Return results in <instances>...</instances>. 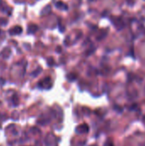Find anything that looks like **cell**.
Here are the masks:
<instances>
[{"label": "cell", "instance_id": "obj_1", "mask_svg": "<svg viewBox=\"0 0 145 146\" xmlns=\"http://www.w3.org/2000/svg\"><path fill=\"white\" fill-rule=\"evenodd\" d=\"M9 33H10V35H17V34H20L22 33V28L20 26H16V27H13L12 29H10V31H9Z\"/></svg>", "mask_w": 145, "mask_h": 146}, {"label": "cell", "instance_id": "obj_2", "mask_svg": "<svg viewBox=\"0 0 145 146\" xmlns=\"http://www.w3.org/2000/svg\"><path fill=\"white\" fill-rule=\"evenodd\" d=\"M55 7H56L57 9H59V10H67L68 9V5L62 1L56 2V3H55Z\"/></svg>", "mask_w": 145, "mask_h": 146}, {"label": "cell", "instance_id": "obj_3", "mask_svg": "<svg viewBox=\"0 0 145 146\" xmlns=\"http://www.w3.org/2000/svg\"><path fill=\"white\" fill-rule=\"evenodd\" d=\"M113 23L114 24V26L116 27V28H118V30H120V29H122V27H123L124 24L122 22L121 19H120V18H116L115 19V21H113Z\"/></svg>", "mask_w": 145, "mask_h": 146}, {"label": "cell", "instance_id": "obj_4", "mask_svg": "<svg viewBox=\"0 0 145 146\" xmlns=\"http://www.w3.org/2000/svg\"><path fill=\"white\" fill-rule=\"evenodd\" d=\"M38 30V26L35 25V24H32L28 27V29H27V33L28 34H34L35 32H37Z\"/></svg>", "mask_w": 145, "mask_h": 146}, {"label": "cell", "instance_id": "obj_5", "mask_svg": "<svg viewBox=\"0 0 145 146\" xmlns=\"http://www.w3.org/2000/svg\"><path fill=\"white\" fill-rule=\"evenodd\" d=\"M0 33H1V30H0Z\"/></svg>", "mask_w": 145, "mask_h": 146}]
</instances>
